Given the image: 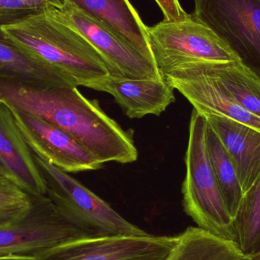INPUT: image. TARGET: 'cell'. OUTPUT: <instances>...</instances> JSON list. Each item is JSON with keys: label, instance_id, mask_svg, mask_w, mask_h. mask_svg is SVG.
Segmentation results:
<instances>
[{"label": "cell", "instance_id": "obj_16", "mask_svg": "<svg viewBox=\"0 0 260 260\" xmlns=\"http://www.w3.org/2000/svg\"><path fill=\"white\" fill-rule=\"evenodd\" d=\"M0 22V77L38 87L76 85L51 66L34 59L8 39Z\"/></svg>", "mask_w": 260, "mask_h": 260}, {"label": "cell", "instance_id": "obj_15", "mask_svg": "<svg viewBox=\"0 0 260 260\" xmlns=\"http://www.w3.org/2000/svg\"><path fill=\"white\" fill-rule=\"evenodd\" d=\"M120 35L154 62L146 26L129 0H62Z\"/></svg>", "mask_w": 260, "mask_h": 260}, {"label": "cell", "instance_id": "obj_12", "mask_svg": "<svg viewBox=\"0 0 260 260\" xmlns=\"http://www.w3.org/2000/svg\"><path fill=\"white\" fill-rule=\"evenodd\" d=\"M86 88L112 95L130 119L160 116L175 102L174 88L165 78L141 80L108 76Z\"/></svg>", "mask_w": 260, "mask_h": 260}, {"label": "cell", "instance_id": "obj_4", "mask_svg": "<svg viewBox=\"0 0 260 260\" xmlns=\"http://www.w3.org/2000/svg\"><path fill=\"white\" fill-rule=\"evenodd\" d=\"M31 151L47 183L46 195L69 221L96 236L148 235L125 219L105 200L69 173Z\"/></svg>", "mask_w": 260, "mask_h": 260}, {"label": "cell", "instance_id": "obj_17", "mask_svg": "<svg viewBox=\"0 0 260 260\" xmlns=\"http://www.w3.org/2000/svg\"><path fill=\"white\" fill-rule=\"evenodd\" d=\"M240 106L260 118V80L241 62H194Z\"/></svg>", "mask_w": 260, "mask_h": 260}, {"label": "cell", "instance_id": "obj_20", "mask_svg": "<svg viewBox=\"0 0 260 260\" xmlns=\"http://www.w3.org/2000/svg\"><path fill=\"white\" fill-rule=\"evenodd\" d=\"M234 224L241 251L247 256L260 252V176L244 193Z\"/></svg>", "mask_w": 260, "mask_h": 260}, {"label": "cell", "instance_id": "obj_3", "mask_svg": "<svg viewBox=\"0 0 260 260\" xmlns=\"http://www.w3.org/2000/svg\"><path fill=\"white\" fill-rule=\"evenodd\" d=\"M208 123L193 109L186 151V176L182 184L183 206L198 228L235 242V224L214 172L208 151Z\"/></svg>", "mask_w": 260, "mask_h": 260}, {"label": "cell", "instance_id": "obj_11", "mask_svg": "<svg viewBox=\"0 0 260 260\" xmlns=\"http://www.w3.org/2000/svg\"><path fill=\"white\" fill-rule=\"evenodd\" d=\"M162 76L200 114L227 117L260 132V118L240 106L194 62L171 69Z\"/></svg>", "mask_w": 260, "mask_h": 260}, {"label": "cell", "instance_id": "obj_19", "mask_svg": "<svg viewBox=\"0 0 260 260\" xmlns=\"http://www.w3.org/2000/svg\"><path fill=\"white\" fill-rule=\"evenodd\" d=\"M206 139L214 172L229 212L235 220L244 198V190L230 156L209 123Z\"/></svg>", "mask_w": 260, "mask_h": 260}, {"label": "cell", "instance_id": "obj_22", "mask_svg": "<svg viewBox=\"0 0 260 260\" xmlns=\"http://www.w3.org/2000/svg\"><path fill=\"white\" fill-rule=\"evenodd\" d=\"M62 6L61 0H0V22L6 25L48 8Z\"/></svg>", "mask_w": 260, "mask_h": 260}, {"label": "cell", "instance_id": "obj_25", "mask_svg": "<svg viewBox=\"0 0 260 260\" xmlns=\"http://www.w3.org/2000/svg\"><path fill=\"white\" fill-rule=\"evenodd\" d=\"M0 176H3V177H7L8 179H9V180L14 182L12 176L11 175L10 173H9V171L5 168V167L2 165L1 162H0Z\"/></svg>", "mask_w": 260, "mask_h": 260}, {"label": "cell", "instance_id": "obj_7", "mask_svg": "<svg viewBox=\"0 0 260 260\" xmlns=\"http://www.w3.org/2000/svg\"><path fill=\"white\" fill-rule=\"evenodd\" d=\"M192 16L260 80V0H194Z\"/></svg>", "mask_w": 260, "mask_h": 260}, {"label": "cell", "instance_id": "obj_13", "mask_svg": "<svg viewBox=\"0 0 260 260\" xmlns=\"http://www.w3.org/2000/svg\"><path fill=\"white\" fill-rule=\"evenodd\" d=\"M0 162L14 183L29 195H46L47 183L31 150L17 127L10 108L0 102Z\"/></svg>", "mask_w": 260, "mask_h": 260}, {"label": "cell", "instance_id": "obj_5", "mask_svg": "<svg viewBox=\"0 0 260 260\" xmlns=\"http://www.w3.org/2000/svg\"><path fill=\"white\" fill-rule=\"evenodd\" d=\"M147 30L153 59L161 75L189 62L239 61L231 49L192 14L177 21L164 19L147 27Z\"/></svg>", "mask_w": 260, "mask_h": 260}, {"label": "cell", "instance_id": "obj_18", "mask_svg": "<svg viewBox=\"0 0 260 260\" xmlns=\"http://www.w3.org/2000/svg\"><path fill=\"white\" fill-rule=\"evenodd\" d=\"M166 260H243L247 255L233 241L215 236L198 227H189Z\"/></svg>", "mask_w": 260, "mask_h": 260}, {"label": "cell", "instance_id": "obj_1", "mask_svg": "<svg viewBox=\"0 0 260 260\" xmlns=\"http://www.w3.org/2000/svg\"><path fill=\"white\" fill-rule=\"evenodd\" d=\"M0 102L63 130L102 164L137 160L132 136L76 86H33L0 77Z\"/></svg>", "mask_w": 260, "mask_h": 260}, {"label": "cell", "instance_id": "obj_9", "mask_svg": "<svg viewBox=\"0 0 260 260\" xmlns=\"http://www.w3.org/2000/svg\"><path fill=\"white\" fill-rule=\"evenodd\" d=\"M178 238L149 234L88 237L58 246L38 260H166Z\"/></svg>", "mask_w": 260, "mask_h": 260}, {"label": "cell", "instance_id": "obj_6", "mask_svg": "<svg viewBox=\"0 0 260 260\" xmlns=\"http://www.w3.org/2000/svg\"><path fill=\"white\" fill-rule=\"evenodd\" d=\"M30 196L28 214L0 227V256H39L66 243L95 237L69 221L47 195Z\"/></svg>", "mask_w": 260, "mask_h": 260}, {"label": "cell", "instance_id": "obj_21", "mask_svg": "<svg viewBox=\"0 0 260 260\" xmlns=\"http://www.w3.org/2000/svg\"><path fill=\"white\" fill-rule=\"evenodd\" d=\"M31 207L30 196L7 177L0 176V227L19 221Z\"/></svg>", "mask_w": 260, "mask_h": 260}, {"label": "cell", "instance_id": "obj_26", "mask_svg": "<svg viewBox=\"0 0 260 260\" xmlns=\"http://www.w3.org/2000/svg\"><path fill=\"white\" fill-rule=\"evenodd\" d=\"M243 260H260V252H258V253H254L253 255H250V256H246V257L244 258Z\"/></svg>", "mask_w": 260, "mask_h": 260}, {"label": "cell", "instance_id": "obj_14", "mask_svg": "<svg viewBox=\"0 0 260 260\" xmlns=\"http://www.w3.org/2000/svg\"><path fill=\"white\" fill-rule=\"evenodd\" d=\"M202 115L230 156L245 193L260 176V132L227 117Z\"/></svg>", "mask_w": 260, "mask_h": 260}, {"label": "cell", "instance_id": "obj_2", "mask_svg": "<svg viewBox=\"0 0 260 260\" xmlns=\"http://www.w3.org/2000/svg\"><path fill=\"white\" fill-rule=\"evenodd\" d=\"M52 8L3 25L2 30L24 53L51 66L76 87H87L110 76L99 52Z\"/></svg>", "mask_w": 260, "mask_h": 260}, {"label": "cell", "instance_id": "obj_24", "mask_svg": "<svg viewBox=\"0 0 260 260\" xmlns=\"http://www.w3.org/2000/svg\"><path fill=\"white\" fill-rule=\"evenodd\" d=\"M0 260H38V256H0Z\"/></svg>", "mask_w": 260, "mask_h": 260}, {"label": "cell", "instance_id": "obj_23", "mask_svg": "<svg viewBox=\"0 0 260 260\" xmlns=\"http://www.w3.org/2000/svg\"><path fill=\"white\" fill-rule=\"evenodd\" d=\"M163 12L165 20L177 21L188 15L180 6L179 0H155Z\"/></svg>", "mask_w": 260, "mask_h": 260}, {"label": "cell", "instance_id": "obj_10", "mask_svg": "<svg viewBox=\"0 0 260 260\" xmlns=\"http://www.w3.org/2000/svg\"><path fill=\"white\" fill-rule=\"evenodd\" d=\"M10 109L29 148L56 168L67 173L96 171L102 168L103 164L63 130L36 116Z\"/></svg>", "mask_w": 260, "mask_h": 260}, {"label": "cell", "instance_id": "obj_8", "mask_svg": "<svg viewBox=\"0 0 260 260\" xmlns=\"http://www.w3.org/2000/svg\"><path fill=\"white\" fill-rule=\"evenodd\" d=\"M52 10L99 52L109 67L110 76L141 80L163 79L153 61L115 32L67 3Z\"/></svg>", "mask_w": 260, "mask_h": 260}]
</instances>
